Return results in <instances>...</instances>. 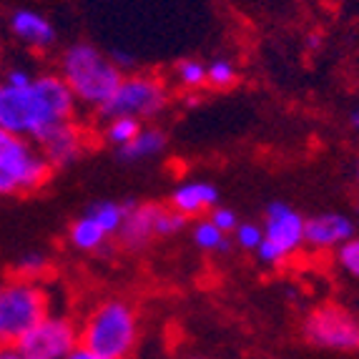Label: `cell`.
Returning a JSON list of instances; mask_svg holds the SVG:
<instances>
[{"label":"cell","instance_id":"cell-17","mask_svg":"<svg viewBox=\"0 0 359 359\" xmlns=\"http://www.w3.org/2000/svg\"><path fill=\"white\" fill-rule=\"evenodd\" d=\"M191 241L198 246V249H201V252H209V254L229 252V246H231L229 233H224L222 229L211 222L209 216H201V219H196V222H194Z\"/></svg>","mask_w":359,"mask_h":359},{"label":"cell","instance_id":"cell-25","mask_svg":"<svg viewBox=\"0 0 359 359\" xmlns=\"http://www.w3.org/2000/svg\"><path fill=\"white\" fill-rule=\"evenodd\" d=\"M209 219L216 224V226L222 229L224 233H229V236H231L233 229L239 226V222H241L239 214H236V211L229 209V206H222V204H216L214 209L209 211Z\"/></svg>","mask_w":359,"mask_h":359},{"label":"cell","instance_id":"cell-7","mask_svg":"<svg viewBox=\"0 0 359 359\" xmlns=\"http://www.w3.org/2000/svg\"><path fill=\"white\" fill-rule=\"evenodd\" d=\"M304 216L287 201H269L264 209V239L257 259L266 266H276L292 259L304 246Z\"/></svg>","mask_w":359,"mask_h":359},{"label":"cell","instance_id":"cell-9","mask_svg":"<svg viewBox=\"0 0 359 359\" xmlns=\"http://www.w3.org/2000/svg\"><path fill=\"white\" fill-rule=\"evenodd\" d=\"M81 344L78 324L68 314L48 311L41 322L28 330L15 347L25 359H66Z\"/></svg>","mask_w":359,"mask_h":359},{"label":"cell","instance_id":"cell-24","mask_svg":"<svg viewBox=\"0 0 359 359\" xmlns=\"http://www.w3.org/2000/svg\"><path fill=\"white\" fill-rule=\"evenodd\" d=\"M231 236H233V244L241 246L244 252H257L264 239V229L257 222H239V226L233 229Z\"/></svg>","mask_w":359,"mask_h":359},{"label":"cell","instance_id":"cell-28","mask_svg":"<svg viewBox=\"0 0 359 359\" xmlns=\"http://www.w3.org/2000/svg\"><path fill=\"white\" fill-rule=\"evenodd\" d=\"M66 359H114V357H103V354H98V352H90L88 347H83V344H78V347L73 349V352L68 354Z\"/></svg>","mask_w":359,"mask_h":359},{"label":"cell","instance_id":"cell-21","mask_svg":"<svg viewBox=\"0 0 359 359\" xmlns=\"http://www.w3.org/2000/svg\"><path fill=\"white\" fill-rule=\"evenodd\" d=\"M176 83L184 90H201L206 88V63L196 58H184L179 60V66L174 71Z\"/></svg>","mask_w":359,"mask_h":359},{"label":"cell","instance_id":"cell-31","mask_svg":"<svg viewBox=\"0 0 359 359\" xmlns=\"http://www.w3.org/2000/svg\"><path fill=\"white\" fill-rule=\"evenodd\" d=\"M319 43H322V41H319L317 33H311L309 41H306V46H309V50H317V48H319Z\"/></svg>","mask_w":359,"mask_h":359},{"label":"cell","instance_id":"cell-6","mask_svg":"<svg viewBox=\"0 0 359 359\" xmlns=\"http://www.w3.org/2000/svg\"><path fill=\"white\" fill-rule=\"evenodd\" d=\"M171 101L168 86L163 78L151 76V73H126L114 96L108 98L106 106L98 111L103 121L128 116L136 121H154L163 114Z\"/></svg>","mask_w":359,"mask_h":359},{"label":"cell","instance_id":"cell-32","mask_svg":"<svg viewBox=\"0 0 359 359\" xmlns=\"http://www.w3.org/2000/svg\"><path fill=\"white\" fill-rule=\"evenodd\" d=\"M184 359H206V357H196V354H189V357H184Z\"/></svg>","mask_w":359,"mask_h":359},{"label":"cell","instance_id":"cell-30","mask_svg":"<svg viewBox=\"0 0 359 359\" xmlns=\"http://www.w3.org/2000/svg\"><path fill=\"white\" fill-rule=\"evenodd\" d=\"M349 123H352V128L359 133V108H354L352 116H349Z\"/></svg>","mask_w":359,"mask_h":359},{"label":"cell","instance_id":"cell-29","mask_svg":"<svg viewBox=\"0 0 359 359\" xmlns=\"http://www.w3.org/2000/svg\"><path fill=\"white\" fill-rule=\"evenodd\" d=\"M0 359H25L15 344H0Z\"/></svg>","mask_w":359,"mask_h":359},{"label":"cell","instance_id":"cell-5","mask_svg":"<svg viewBox=\"0 0 359 359\" xmlns=\"http://www.w3.org/2000/svg\"><path fill=\"white\" fill-rule=\"evenodd\" d=\"M53 168L36 141L0 131V196L38 191Z\"/></svg>","mask_w":359,"mask_h":359},{"label":"cell","instance_id":"cell-27","mask_svg":"<svg viewBox=\"0 0 359 359\" xmlns=\"http://www.w3.org/2000/svg\"><path fill=\"white\" fill-rule=\"evenodd\" d=\"M111 60H114L116 66H118L123 73L131 71V68L136 66V60H133V55H131V53H126V50H114V53H111Z\"/></svg>","mask_w":359,"mask_h":359},{"label":"cell","instance_id":"cell-11","mask_svg":"<svg viewBox=\"0 0 359 359\" xmlns=\"http://www.w3.org/2000/svg\"><path fill=\"white\" fill-rule=\"evenodd\" d=\"M163 204L156 201H131L126 222L118 229V244L128 252H144L154 239H161L158 222H161Z\"/></svg>","mask_w":359,"mask_h":359},{"label":"cell","instance_id":"cell-4","mask_svg":"<svg viewBox=\"0 0 359 359\" xmlns=\"http://www.w3.org/2000/svg\"><path fill=\"white\" fill-rule=\"evenodd\" d=\"M48 311L50 297L43 284L20 276L0 282V344H18Z\"/></svg>","mask_w":359,"mask_h":359},{"label":"cell","instance_id":"cell-2","mask_svg":"<svg viewBox=\"0 0 359 359\" xmlns=\"http://www.w3.org/2000/svg\"><path fill=\"white\" fill-rule=\"evenodd\" d=\"M58 76L66 81L78 106L101 111L126 73L116 66L111 55L96 48L93 43H71L60 53Z\"/></svg>","mask_w":359,"mask_h":359},{"label":"cell","instance_id":"cell-26","mask_svg":"<svg viewBox=\"0 0 359 359\" xmlns=\"http://www.w3.org/2000/svg\"><path fill=\"white\" fill-rule=\"evenodd\" d=\"M33 78H36V73H30L28 68H23V66H13V68H8L6 73H3V83H8V86H28V83H33Z\"/></svg>","mask_w":359,"mask_h":359},{"label":"cell","instance_id":"cell-1","mask_svg":"<svg viewBox=\"0 0 359 359\" xmlns=\"http://www.w3.org/2000/svg\"><path fill=\"white\" fill-rule=\"evenodd\" d=\"M78 103L58 73H38L28 86L0 81V131L36 141L55 123L76 118Z\"/></svg>","mask_w":359,"mask_h":359},{"label":"cell","instance_id":"cell-23","mask_svg":"<svg viewBox=\"0 0 359 359\" xmlns=\"http://www.w3.org/2000/svg\"><path fill=\"white\" fill-rule=\"evenodd\" d=\"M334 262L352 279H359V236H352L334 249Z\"/></svg>","mask_w":359,"mask_h":359},{"label":"cell","instance_id":"cell-19","mask_svg":"<svg viewBox=\"0 0 359 359\" xmlns=\"http://www.w3.org/2000/svg\"><path fill=\"white\" fill-rule=\"evenodd\" d=\"M239 83V68L231 58L219 55L206 63V88L214 90H226Z\"/></svg>","mask_w":359,"mask_h":359},{"label":"cell","instance_id":"cell-10","mask_svg":"<svg viewBox=\"0 0 359 359\" xmlns=\"http://www.w3.org/2000/svg\"><path fill=\"white\" fill-rule=\"evenodd\" d=\"M36 146L46 156L50 168H66L83 156L86 133L76 121H66V123H55L48 131H43L36 138Z\"/></svg>","mask_w":359,"mask_h":359},{"label":"cell","instance_id":"cell-14","mask_svg":"<svg viewBox=\"0 0 359 359\" xmlns=\"http://www.w3.org/2000/svg\"><path fill=\"white\" fill-rule=\"evenodd\" d=\"M11 30L23 46L30 50H48L55 46V28L43 13L30 11V8H18L11 15Z\"/></svg>","mask_w":359,"mask_h":359},{"label":"cell","instance_id":"cell-8","mask_svg":"<svg viewBox=\"0 0 359 359\" xmlns=\"http://www.w3.org/2000/svg\"><path fill=\"white\" fill-rule=\"evenodd\" d=\"M302 334L311 347L324 352H359V317L347 306L322 304L311 309L302 324Z\"/></svg>","mask_w":359,"mask_h":359},{"label":"cell","instance_id":"cell-16","mask_svg":"<svg viewBox=\"0 0 359 359\" xmlns=\"http://www.w3.org/2000/svg\"><path fill=\"white\" fill-rule=\"evenodd\" d=\"M108 239H111V236L103 231L101 224L90 214H86V211L68 226V244H71L76 252L96 254L108 244Z\"/></svg>","mask_w":359,"mask_h":359},{"label":"cell","instance_id":"cell-20","mask_svg":"<svg viewBox=\"0 0 359 359\" xmlns=\"http://www.w3.org/2000/svg\"><path fill=\"white\" fill-rule=\"evenodd\" d=\"M144 123L136 118H128V116H118V118H108L106 128H103V138L106 144H111L114 149H121V146L131 144L133 138L141 133Z\"/></svg>","mask_w":359,"mask_h":359},{"label":"cell","instance_id":"cell-33","mask_svg":"<svg viewBox=\"0 0 359 359\" xmlns=\"http://www.w3.org/2000/svg\"><path fill=\"white\" fill-rule=\"evenodd\" d=\"M357 181H359V161H357Z\"/></svg>","mask_w":359,"mask_h":359},{"label":"cell","instance_id":"cell-3","mask_svg":"<svg viewBox=\"0 0 359 359\" xmlns=\"http://www.w3.org/2000/svg\"><path fill=\"white\" fill-rule=\"evenodd\" d=\"M138 311L123 297H108L86 314L78 327L81 344L103 357L128 359L138 344Z\"/></svg>","mask_w":359,"mask_h":359},{"label":"cell","instance_id":"cell-15","mask_svg":"<svg viewBox=\"0 0 359 359\" xmlns=\"http://www.w3.org/2000/svg\"><path fill=\"white\" fill-rule=\"evenodd\" d=\"M168 138L161 128L156 126H144L141 133L133 138L131 144L121 146L116 149V156H118L123 163H136V161H146V158H154V156H161L166 151Z\"/></svg>","mask_w":359,"mask_h":359},{"label":"cell","instance_id":"cell-12","mask_svg":"<svg viewBox=\"0 0 359 359\" xmlns=\"http://www.w3.org/2000/svg\"><path fill=\"white\" fill-rule=\"evenodd\" d=\"M354 236V222L339 211H322L306 216L304 222V246L314 252H334L347 239Z\"/></svg>","mask_w":359,"mask_h":359},{"label":"cell","instance_id":"cell-18","mask_svg":"<svg viewBox=\"0 0 359 359\" xmlns=\"http://www.w3.org/2000/svg\"><path fill=\"white\" fill-rule=\"evenodd\" d=\"M128 206H131V201H111V198H103V201L90 204L88 209H86V214L93 216L108 236H116L121 224L126 222Z\"/></svg>","mask_w":359,"mask_h":359},{"label":"cell","instance_id":"cell-22","mask_svg":"<svg viewBox=\"0 0 359 359\" xmlns=\"http://www.w3.org/2000/svg\"><path fill=\"white\" fill-rule=\"evenodd\" d=\"M50 271V259L46 252H25L15 262V276L28 279V282H41Z\"/></svg>","mask_w":359,"mask_h":359},{"label":"cell","instance_id":"cell-13","mask_svg":"<svg viewBox=\"0 0 359 359\" xmlns=\"http://www.w3.org/2000/svg\"><path fill=\"white\" fill-rule=\"evenodd\" d=\"M219 204V189L206 179H186L174 186L168 206L184 214L186 219H201Z\"/></svg>","mask_w":359,"mask_h":359}]
</instances>
